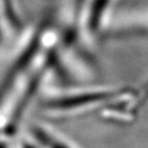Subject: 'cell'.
<instances>
[{"mask_svg": "<svg viewBox=\"0 0 148 148\" xmlns=\"http://www.w3.org/2000/svg\"><path fill=\"white\" fill-rule=\"evenodd\" d=\"M108 3L109 0H94L93 4L91 6L90 14V28L96 29L99 26V21L101 19V16L104 13Z\"/></svg>", "mask_w": 148, "mask_h": 148, "instance_id": "cell-2", "label": "cell"}, {"mask_svg": "<svg viewBox=\"0 0 148 148\" xmlns=\"http://www.w3.org/2000/svg\"><path fill=\"white\" fill-rule=\"evenodd\" d=\"M38 140L43 144L46 148H76L73 145H70L69 143L64 141L63 138L56 137L50 132L46 131L42 128H36L35 131Z\"/></svg>", "mask_w": 148, "mask_h": 148, "instance_id": "cell-1", "label": "cell"}]
</instances>
